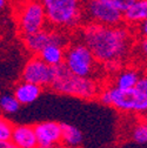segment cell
I'll return each mask as SVG.
<instances>
[{"label":"cell","instance_id":"obj_14","mask_svg":"<svg viewBox=\"0 0 147 148\" xmlns=\"http://www.w3.org/2000/svg\"><path fill=\"white\" fill-rule=\"evenodd\" d=\"M66 47L63 44H49L38 55L49 66H59L65 61Z\"/></svg>","mask_w":147,"mask_h":148},{"label":"cell","instance_id":"obj_1","mask_svg":"<svg viewBox=\"0 0 147 148\" xmlns=\"http://www.w3.org/2000/svg\"><path fill=\"white\" fill-rule=\"evenodd\" d=\"M81 39L99 62L117 64L124 60L132 46V35L126 27L88 23L81 31Z\"/></svg>","mask_w":147,"mask_h":148},{"label":"cell","instance_id":"obj_20","mask_svg":"<svg viewBox=\"0 0 147 148\" xmlns=\"http://www.w3.org/2000/svg\"><path fill=\"white\" fill-rule=\"evenodd\" d=\"M102 1L108 4V5H111V6H113L114 8H117V10H119V11H121L124 13L128 7L135 1V0H102Z\"/></svg>","mask_w":147,"mask_h":148},{"label":"cell","instance_id":"obj_24","mask_svg":"<svg viewBox=\"0 0 147 148\" xmlns=\"http://www.w3.org/2000/svg\"><path fill=\"white\" fill-rule=\"evenodd\" d=\"M38 148H73V147H69V146H66L65 143H58L56 146H52V147H41V146H38Z\"/></svg>","mask_w":147,"mask_h":148},{"label":"cell","instance_id":"obj_7","mask_svg":"<svg viewBox=\"0 0 147 148\" xmlns=\"http://www.w3.org/2000/svg\"><path fill=\"white\" fill-rule=\"evenodd\" d=\"M84 15L89 23L117 26L124 21V13L102 0H85Z\"/></svg>","mask_w":147,"mask_h":148},{"label":"cell","instance_id":"obj_13","mask_svg":"<svg viewBox=\"0 0 147 148\" xmlns=\"http://www.w3.org/2000/svg\"><path fill=\"white\" fill-rule=\"evenodd\" d=\"M147 19V0L135 1L124 12V21L128 25L137 26Z\"/></svg>","mask_w":147,"mask_h":148},{"label":"cell","instance_id":"obj_19","mask_svg":"<svg viewBox=\"0 0 147 148\" xmlns=\"http://www.w3.org/2000/svg\"><path fill=\"white\" fill-rule=\"evenodd\" d=\"M13 129H14V125L5 116H1V119H0V141L11 140Z\"/></svg>","mask_w":147,"mask_h":148},{"label":"cell","instance_id":"obj_6","mask_svg":"<svg viewBox=\"0 0 147 148\" xmlns=\"http://www.w3.org/2000/svg\"><path fill=\"white\" fill-rule=\"evenodd\" d=\"M99 61L94 57L93 52L84 42H74L66 47L65 52V66L80 77L91 78L97 69Z\"/></svg>","mask_w":147,"mask_h":148},{"label":"cell","instance_id":"obj_18","mask_svg":"<svg viewBox=\"0 0 147 148\" xmlns=\"http://www.w3.org/2000/svg\"><path fill=\"white\" fill-rule=\"evenodd\" d=\"M132 140L138 145H147V120L138 121L131 131Z\"/></svg>","mask_w":147,"mask_h":148},{"label":"cell","instance_id":"obj_8","mask_svg":"<svg viewBox=\"0 0 147 148\" xmlns=\"http://www.w3.org/2000/svg\"><path fill=\"white\" fill-rule=\"evenodd\" d=\"M54 77V67L46 64L39 55L31 57L21 71V80L36 84L41 87H49Z\"/></svg>","mask_w":147,"mask_h":148},{"label":"cell","instance_id":"obj_2","mask_svg":"<svg viewBox=\"0 0 147 148\" xmlns=\"http://www.w3.org/2000/svg\"><path fill=\"white\" fill-rule=\"evenodd\" d=\"M99 101L102 105L111 106L125 113H147V75L140 78L138 84L127 89L117 86L107 87L99 94Z\"/></svg>","mask_w":147,"mask_h":148},{"label":"cell","instance_id":"obj_25","mask_svg":"<svg viewBox=\"0 0 147 148\" xmlns=\"http://www.w3.org/2000/svg\"><path fill=\"white\" fill-rule=\"evenodd\" d=\"M6 6V0H0V8L4 10Z\"/></svg>","mask_w":147,"mask_h":148},{"label":"cell","instance_id":"obj_3","mask_svg":"<svg viewBox=\"0 0 147 148\" xmlns=\"http://www.w3.org/2000/svg\"><path fill=\"white\" fill-rule=\"evenodd\" d=\"M49 88L59 94L76 97L85 100L99 97L101 89L98 84L87 77H80L72 73L65 64L54 66V77Z\"/></svg>","mask_w":147,"mask_h":148},{"label":"cell","instance_id":"obj_4","mask_svg":"<svg viewBox=\"0 0 147 148\" xmlns=\"http://www.w3.org/2000/svg\"><path fill=\"white\" fill-rule=\"evenodd\" d=\"M46 11L47 21L56 29H72L82 21V0H41Z\"/></svg>","mask_w":147,"mask_h":148},{"label":"cell","instance_id":"obj_11","mask_svg":"<svg viewBox=\"0 0 147 148\" xmlns=\"http://www.w3.org/2000/svg\"><path fill=\"white\" fill-rule=\"evenodd\" d=\"M19 148H38V138L34 126L31 125H14L11 139Z\"/></svg>","mask_w":147,"mask_h":148},{"label":"cell","instance_id":"obj_16","mask_svg":"<svg viewBox=\"0 0 147 148\" xmlns=\"http://www.w3.org/2000/svg\"><path fill=\"white\" fill-rule=\"evenodd\" d=\"M82 132L78 127L69 123H63V143L73 148H79L82 143Z\"/></svg>","mask_w":147,"mask_h":148},{"label":"cell","instance_id":"obj_22","mask_svg":"<svg viewBox=\"0 0 147 148\" xmlns=\"http://www.w3.org/2000/svg\"><path fill=\"white\" fill-rule=\"evenodd\" d=\"M137 27H138V31L142 38H147V19L144 20L142 23H140L139 25H137Z\"/></svg>","mask_w":147,"mask_h":148},{"label":"cell","instance_id":"obj_9","mask_svg":"<svg viewBox=\"0 0 147 148\" xmlns=\"http://www.w3.org/2000/svg\"><path fill=\"white\" fill-rule=\"evenodd\" d=\"M23 41L28 52L38 55L49 44H63L66 46V36L60 29L44 28L34 34L24 36Z\"/></svg>","mask_w":147,"mask_h":148},{"label":"cell","instance_id":"obj_23","mask_svg":"<svg viewBox=\"0 0 147 148\" xmlns=\"http://www.w3.org/2000/svg\"><path fill=\"white\" fill-rule=\"evenodd\" d=\"M0 148H19L12 140L7 141H0Z\"/></svg>","mask_w":147,"mask_h":148},{"label":"cell","instance_id":"obj_12","mask_svg":"<svg viewBox=\"0 0 147 148\" xmlns=\"http://www.w3.org/2000/svg\"><path fill=\"white\" fill-rule=\"evenodd\" d=\"M41 92H43L41 86L21 80L14 86L13 94L18 99V101L24 106V105H31L38 100Z\"/></svg>","mask_w":147,"mask_h":148},{"label":"cell","instance_id":"obj_21","mask_svg":"<svg viewBox=\"0 0 147 148\" xmlns=\"http://www.w3.org/2000/svg\"><path fill=\"white\" fill-rule=\"evenodd\" d=\"M139 49L145 60H147V38H142L139 42Z\"/></svg>","mask_w":147,"mask_h":148},{"label":"cell","instance_id":"obj_10","mask_svg":"<svg viewBox=\"0 0 147 148\" xmlns=\"http://www.w3.org/2000/svg\"><path fill=\"white\" fill-rule=\"evenodd\" d=\"M34 129L41 147H52L63 142V123L60 122L41 121L34 125Z\"/></svg>","mask_w":147,"mask_h":148},{"label":"cell","instance_id":"obj_5","mask_svg":"<svg viewBox=\"0 0 147 148\" xmlns=\"http://www.w3.org/2000/svg\"><path fill=\"white\" fill-rule=\"evenodd\" d=\"M15 24L23 38L46 28L48 21L41 0H21L15 8Z\"/></svg>","mask_w":147,"mask_h":148},{"label":"cell","instance_id":"obj_15","mask_svg":"<svg viewBox=\"0 0 147 148\" xmlns=\"http://www.w3.org/2000/svg\"><path fill=\"white\" fill-rule=\"evenodd\" d=\"M141 75L140 73L134 69V68H126L119 72V74L115 78L114 86L121 89H127V88H132L134 87L138 81L140 80Z\"/></svg>","mask_w":147,"mask_h":148},{"label":"cell","instance_id":"obj_26","mask_svg":"<svg viewBox=\"0 0 147 148\" xmlns=\"http://www.w3.org/2000/svg\"><path fill=\"white\" fill-rule=\"evenodd\" d=\"M145 119H146V120H147V113H146V114H145Z\"/></svg>","mask_w":147,"mask_h":148},{"label":"cell","instance_id":"obj_17","mask_svg":"<svg viewBox=\"0 0 147 148\" xmlns=\"http://www.w3.org/2000/svg\"><path fill=\"white\" fill-rule=\"evenodd\" d=\"M23 105L18 101L14 94H4L0 98V108L5 115H13L19 112V109Z\"/></svg>","mask_w":147,"mask_h":148}]
</instances>
